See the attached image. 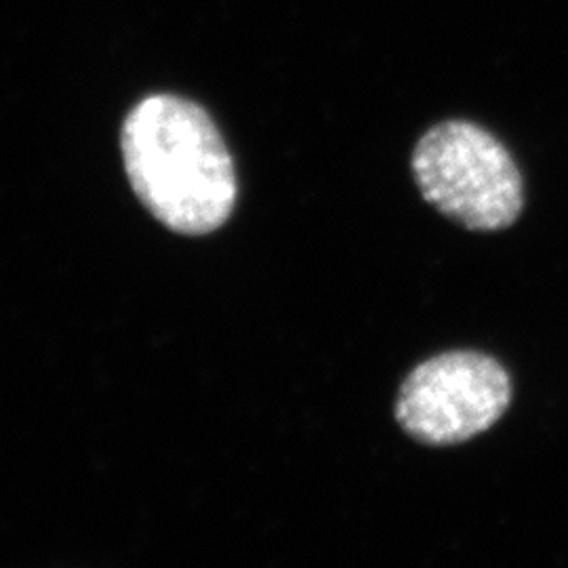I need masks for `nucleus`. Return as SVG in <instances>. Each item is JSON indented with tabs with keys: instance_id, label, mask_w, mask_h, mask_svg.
Masks as SVG:
<instances>
[{
	"instance_id": "nucleus-1",
	"label": "nucleus",
	"mask_w": 568,
	"mask_h": 568,
	"mask_svg": "<svg viewBox=\"0 0 568 568\" xmlns=\"http://www.w3.org/2000/svg\"><path fill=\"white\" fill-rule=\"evenodd\" d=\"M126 175L145 209L180 234H209L236 204V173L217 126L196 103L152 95L122 126Z\"/></svg>"
},
{
	"instance_id": "nucleus-3",
	"label": "nucleus",
	"mask_w": 568,
	"mask_h": 568,
	"mask_svg": "<svg viewBox=\"0 0 568 568\" xmlns=\"http://www.w3.org/2000/svg\"><path fill=\"white\" fill-rule=\"evenodd\" d=\"M511 403L508 371L480 352H448L417 366L400 387L396 419L432 447L459 445L495 426Z\"/></svg>"
},
{
	"instance_id": "nucleus-2",
	"label": "nucleus",
	"mask_w": 568,
	"mask_h": 568,
	"mask_svg": "<svg viewBox=\"0 0 568 568\" xmlns=\"http://www.w3.org/2000/svg\"><path fill=\"white\" fill-rule=\"evenodd\" d=\"M410 166L427 203L467 230L499 232L523 213L525 185L508 148L474 122L432 126Z\"/></svg>"
}]
</instances>
